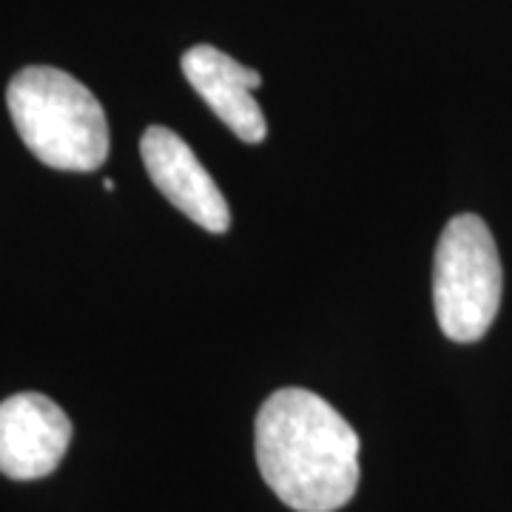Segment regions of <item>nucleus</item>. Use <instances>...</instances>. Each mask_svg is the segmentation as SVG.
<instances>
[{
  "instance_id": "f257e3e1",
  "label": "nucleus",
  "mask_w": 512,
  "mask_h": 512,
  "mask_svg": "<svg viewBox=\"0 0 512 512\" xmlns=\"http://www.w3.org/2000/svg\"><path fill=\"white\" fill-rule=\"evenodd\" d=\"M256 464L291 510L336 512L359 487V436L322 396L285 387L259 407Z\"/></svg>"
},
{
  "instance_id": "f03ea898",
  "label": "nucleus",
  "mask_w": 512,
  "mask_h": 512,
  "mask_svg": "<svg viewBox=\"0 0 512 512\" xmlns=\"http://www.w3.org/2000/svg\"><path fill=\"white\" fill-rule=\"evenodd\" d=\"M23 146L57 171L89 174L109 157V120L77 77L55 66H26L6 89Z\"/></svg>"
},
{
  "instance_id": "423d86ee",
  "label": "nucleus",
  "mask_w": 512,
  "mask_h": 512,
  "mask_svg": "<svg viewBox=\"0 0 512 512\" xmlns=\"http://www.w3.org/2000/svg\"><path fill=\"white\" fill-rule=\"evenodd\" d=\"M185 80L208 103V109L237 134L242 143H262L268 134L265 114L256 103L254 89L262 86V74L237 63L220 49L200 43L183 55Z\"/></svg>"
},
{
  "instance_id": "20e7f679",
  "label": "nucleus",
  "mask_w": 512,
  "mask_h": 512,
  "mask_svg": "<svg viewBox=\"0 0 512 512\" xmlns=\"http://www.w3.org/2000/svg\"><path fill=\"white\" fill-rule=\"evenodd\" d=\"M72 444V421L43 393L0 402V473L15 481L55 473Z\"/></svg>"
},
{
  "instance_id": "7ed1b4c3",
  "label": "nucleus",
  "mask_w": 512,
  "mask_h": 512,
  "mask_svg": "<svg viewBox=\"0 0 512 512\" xmlns=\"http://www.w3.org/2000/svg\"><path fill=\"white\" fill-rule=\"evenodd\" d=\"M504 271L487 222L458 214L441 231L433 259V308L453 342H478L501 308Z\"/></svg>"
},
{
  "instance_id": "39448f33",
  "label": "nucleus",
  "mask_w": 512,
  "mask_h": 512,
  "mask_svg": "<svg viewBox=\"0 0 512 512\" xmlns=\"http://www.w3.org/2000/svg\"><path fill=\"white\" fill-rule=\"evenodd\" d=\"M140 154L151 183L163 191L174 208L211 234H225L231 228V208L205 171L197 154L171 128L151 126L140 140Z\"/></svg>"
}]
</instances>
